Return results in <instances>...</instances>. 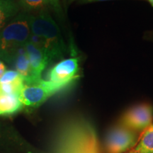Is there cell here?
<instances>
[{
	"label": "cell",
	"mask_w": 153,
	"mask_h": 153,
	"mask_svg": "<svg viewBox=\"0 0 153 153\" xmlns=\"http://www.w3.org/2000/svg\"><path fill=\"white\" fill-rule=\"evenodd\" d=\"M126 153H135V152H134V150H133V149H132L131 150H130V151H128V152H126Z\"/></svg>",
	"instance_id": "obj_21"
},
{
	"label": "cell",
	"mask_w": 153,
	"mask_h": 153,
	"mask_svg": "<svg viewBox=\"0 0 153 153\" xmlns=\"http://www.w3.org/2000/svg\"><path fill=\"white\" fill-rule=\"evenodd\" d=\"M139 137L137 133L119 124L108 132L105 146L108 153H126L135 148Z\"/></svg>",
	"instance_id": "obj_5"
},
{
	"label": "cell",
	"mask_w": 153,
	"mask_h": 153,
	"mask_svg": "<svg viewBox=\"0 0 153 153\" xmlns=\"http://www.w3.org/2000/svg\"><path fill=\"white\" fill-rule=\"evenodd\" d=\"M148 1H149V2H150V4L153 7V0H148Z\"/></svg>",
	"instance_id": "obj_20"
},
{
	"label": "cell",
	"mask_w": 153,
	"mask_h": 153,
	"mask_svg": "<svg viewBox=\"0 0 153 153\" xmlns=\"http://www.w3.org/2000/svg\"><path fill=\"white\" fill-rule=\"evenodd\" d=\"M0 95H1V94H0Z\"/></svg>",
	"instance_id": "obj_22"
},
{
	"label": "cell",
	"mask_w": 153,
	"mask_h": 153,
	"mask_svg": "<svg viewBox=\"0 0 153 153\" xmlns=\"http://www.w3.org/2000/svg\"><path fill=\"white\" fill-rule=\"evenodd\" d=\"M20 76L21 74L16 70H7L0 79V84L7 83V82L14 81V79H16Z\"/></svg>",
	"instance_id": "obj_15"
},
{
	"label": "cell",
	"mask_w": 153,
	"mask_h": 153,
	"mask_svg": "<svg viewBox=\"0 0 153 153\" xmlns=\"http://www.w3.org/2000/svg\"><path fill=\"white\" fill-rule=\"evenodd\" d=\"M65 88V87L64 86L48 79H41L30 83L24 84L19 97L24 106L36 108Z\"/></svg>",
	"instance_id": "obj_4"
},
{
	"label": "cell",
	"mask_w": 153,
	"mask_h": 153,
	"mask_svg": "<svg viewBox=\"0 0 153 153\" xmlns=\"http://www.w3.org/2000/svg\"><path fill=\"white\" fill-rule=\"evenodd\" d=\"M133 150L135 153H153V123L143 132Z\"/></svg>",
	"instance_id": "obj_13"
},
{
	"label": "cell",
	"mask_w": 153,
	"mask_h": 153,
	"mask_svg": "<svg viewBox=\"0 0 153 153\" xmlns=\"http://www.w3.org/2000/svg\"><path fill=\"white\" fill-rule=\"evenodd\" d=\"M24 105L19 99V96L15 94L0 95V115L8 116L19 111Z\"/></svg>",
	"instance_id": "obj_10"
},
{
	"label": "cell",
	"mask_w": 153,
	"mask_h": 153,
	"mask_svg": "<svg viewBox=\"0 0 153 153\" xmlns=\"http://www.w3.org/2000/svg\"><path fill=\"white\" fill-rule=\"evenodd\" d=\"M153 108L148 104L131 107L123 114L120 124L135 133H143L152 123Z\"/></svg>",
	"instance_id": "obj_6"
},
{
	"label": "cell",
	"mask_w": 153,
	"mask_h": 153,
	"mask_svg": "<svg viewBox=\"0 0 153 153\" xmlns=\"http://www.w3.org/2000/svg\"><path fill=\"white\" fill-rule=\"evenodd\" d=\"M30 32L39 36L43 42L44 49L50 60L63 57L66 51L62 34L52 17L45 11L36 15H30Z\"/></svg>",
	"instance_id": "obj_2"
},
{
	"label": "cell",
	"mask_w": 153,
	"mask_h": 153,
	"mask_svg": "<svg viewBox=\"0 0 153 153\" xmlns=\"http://www.w3.org/2000/svg\"><path fill=\"white\" fill-rule=\"evenodd\" d=\"M24 79L22 76H19L14 81L7 83L0 84V94H15L19 96L24 87Z\"/></svg>",
	"instance_id": "obj_14"
},
{
	"label": "cell",
	"mask_w": 153,
	"mask_h": 153,
	"mask_svg": "<svg viewBox=\"0 0 153 153\" xmlns=\"http://www.w3.org/2000/svg\"><path fill=\"white\" fill-rule=\"evenodd\" d=\"M63 3H64V5L66 7V4H68V0H63Z\"/></svg>",
	"instance_id": "obj_18"
},
{
	"label": "cell",
	"mask_w": 153,
	"mask_h": 153,
	"mask_svg": "<svg viewBox=\"0 0 153 153\" xmlns=\"http://www.w3.org/2000/svg\"><path fill=\"white\" fill-rule=\"evenodd\" d=\"M50 153H101L94 126L82 117L66 120L57 132Z\"/></svg>",
	"instance_id": "obj_1"
},
{
	"label": "cell",
	"mask_w": 153,
	"mask_h": 153,
	"mask_svg": "<svg viewBox=\"0 0 153 153\" xmlns=\"http://www.w3.org/2000/svg\"><path fill=\"white\" fill-rule=\"evenodd\" d=\"M113 1V0H79L80 4H88L92 2H99V1Z\"/></svg>",
	"instance_id": "obj_16"
},
{
	"label": "cell",
	"mask_w": 153,
	"mask_h": 153,
	"mask_svg": "<svg viewBox=\"0 0 153 153\" xmlns=\"http://www.w3.org/2000/svg\"><path fill=\"white\" fill-rule=\"evenodd\" d=\"M76 1V0H68V3L70 4V3L73 2V1Z\"/></svg>",
	"instance_id": "obj_19"
},
{
	"label": "cell",
	"mask_w": 153,
	"mask_h": 153,
	"mask_svg": "<svg viewBox=\"0 0 153 153\" xmlns=\"http://www.w3.org/2000/svg\"><path fill=\"white\" fill-rule=\"evenodd\" d=\"M7 68H6L4 63L2 61L0 60V79L2 76V75L4 74V72L7 71Z\"/></svg>",
	"instance_id": "obj_17"
},
{
	"label": "cell",
	"mask_w": 153,
	"mask_h": 153,
	"mask_svg": "<svg viewBox=\"0 0 153 153\" xmlns=\"http://www.w3.org/2000/svg\"><path fill=\"white\" fill-rule=\"evenodd\" d=\"M30 15L20 13L0 30V58L8 62L27 43L30 34Z\"/></svg>",
	"instance_id": "obj_3"
},
{
	"label": "cell",
	"mask_w": 153,
	"mask_h": 153,
	"mask_svg": "<svg viewBox=\"0 0 153 153\" xmlns=\"http://www.w3.org/2000/svg\"><path fill=\"white\" fill-rule=\"evenodd\" d=\"M19 3L26 11H42L48 7L55 9L57 12L61 11L59 0H19Z\"/></svg>",
	"instance_id": "obj_11"
},
{
	"label": "cell",
	"mask_w": 153,
	"mask_h": 153,
	"mask_svg": "<svg viewBox=\"0 0 153 153\" xmlns=\"http://www.w3.org/2000/svg\"><path fill=\"white\" fill-rule=\"evenodd\" d=\"M25 48L27 53L31 70V80L27 83H30L42 79L41 74L51 62V60L43 48L36 46L28 41L25 44Z\"/></svg>",
	"instance_id": "obj_8"
},
{
	"label": "cell",
	"mask_w": 153,
	"mask_h": 153,
	"mask_svg": "<svg viewBox=\"0 0 153 153\" xmlns=\"http://www.w3.org/2000/svg\"><path fill=\"white\" fill-rule=\"evenodd\" d=\"M8 62L12 65L15 70L21 74L24 83H27L31 80V70L25 45L17 50Z\"/></svg>",
	"instance_id": "obj_9"
},
{
	"label": "cell",
	"mask_w": 153,
	"mask_h": 153,
	"mask_svg": "<svg viewBox=\"0 0 153 153\" xmlns=\"http://www.w3.org/2000/svg\"><path fill=\"white\" fill-rule=\"evenodd\" d=\"M21 6L16 0H0V30L6 22L18 14Z\"/></svg>",
	"instance_id": "obj_12"
},
{
	"label": "cell",
	"mask_w": 153,
	"mask_h": 153,
	"mask_svg": "<svg viewBox=\"0 0 153 153\" xmlns=\"http://www.w3.org/2000/svg\"><path fill=\"white\" fill-rule=\"evenodd\" d=\"M79 60L76 57L62 60L51 69L48 80L67 87L79 77Z\"/></svg>",
	"instance_id": "obj_7"
}]
</instances>
